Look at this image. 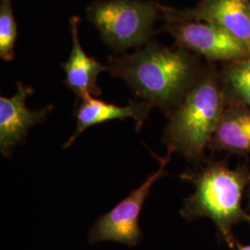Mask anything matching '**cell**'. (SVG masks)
Masks as SVG:
<instances>
[{"mask_svg": "<svg viewBox=\"0 0 250 250\" xmlns=\"http://www.w3.org/2000/svg\"><path fill=\"white\" fill-rule=\"evenodd\" d=\"M107 72L125 80L135 97L168 109L197 83V62L188 50L149 42L133 53L109 56Z\"/></svg>", "mask_w": 250, "mask_h": 250, "instance_id": "1", "label": "cell"}, {"mask_svg": "<svg viewBox=\"0 0 250 250\" xmlns=\"http://www.w3.org/2000/svg\"><path fill=\"white\" fill-rule=\"evenodd\" d=\"M223 91L210 73L202 76L172 112L164 134L168 149L198 160L224 116Z\"/></svg>", "mask_w": 250, "mask_h": 250, "instance_id": "2", "label": "cell"}, {"mask_svg": "<svg viewBox=\"0 0 250 250\" xmlns=\"http://www.w3.org/2000/svg\"><path fill=\"white\" fill-rule=\"evenodd\" d=\"M192 180L196 190L186 201L182 214L188 219L209 218L221 237L233 248L236 243L232 236V226L241 222L250 223V215L241 206L243 192L250 181V175L241 170L215 165Z\"/></svg>", "mask_w": 250, "mask_h": 250, "instance_id": "3", "label": "cell"}, {"mask_svg": "<svg viewBox=\"0 0 250 250\" xmlns=\"http://www.w3.org/2000/svg\"><path fill=\"white\" fill-rule=\"evenodd\" d=\"M85 12L102 40L117 53L149 43L162 16L161 4L152 0H98Z\"/></svg>", "mask_w": 250, "mask_h": 250, "instance_id": "4", "label": "cell"}, {"mask_svg": "<svg viewBox=\"0 0 250 250\" xmlns=\"http://www.w3.org/2000/svg\"><path fill=\"white\" fill-rule=\"evenodd\" d=\"M171 153L172 151L168 149L165 158H159L153 153L160 161V168L110 211L99 217L88 233L90 245L100 242H118L134 247L143 240V234L139 227V215L152 186L167 174L166 166L170 161Z\"/></svg>", "mask_w": 250, "mask_h": 250, "instance_id": "5", "label": "cell"}, {"mask_svg": "<svg viewBox=\"0 0 250 250\" xmlns=\"http://www.w3.org/2000/svg\"><path fill=\"white\" fill-rule=\"evenodd\" d=\"M163 29L176 45L213 62H236L250 57L247 45L223 28L208 22L165 20Z\"/></svg>", "mask_w": 250, "mask_h": 250, "instance_id": "6", "label": "cell"}, {"mask_svg": "<svg viewBox=\"0 0 250 250\" xmlns=\"http://www.w3.org/2000/svg\"><path fill=\"white\" fill-rule=\"evenodd\" d=\"M164 20L201 21L221 27L250 51V0H201L195 8L173 9L161 4Z\"/></svg>", "mask_w": 250, "mask_h": 250, "instance_id": "7", "label": "cell"}, {"mask_svg": "<svg viewBox=\"0 0 250 250\" xmlns=\"http://www.w3.org/2000/svg\"><path fill=\"white\" fill-rule=\"evenodd\" d=\"M34 89L22 83H17V91L11 98H0V151L9 157L13 149L25 141L29 130L46 120L53 105L31 110L26 106V99Z\"/></svg>", "mask_w": 250, "mask_h": 250, "instance_id": "8", "label": "cell"}, {"mask_svg": "<svg viewBox=\"0 0 250 250\" xmlns=\"http://www.w3.org/2000/svg\"><path fill=\"white\" fill-rule=\"evenodd\" d=\"M151 107L148 103L140 99H132L127 106L120 107L88 96L77 103L74 111L77 121L76 129L63 146V148H68L83 132L91 126L105 122L124 121L130 118L135 122L136 130H139L148 116Z\"/></svg>", "mask_w": 250, "mask_h": 250, "instance_id": "9", "label": "cell"}, {"mask_svg": "<svg viewBox=\"0 0 250 250\" xmlns=\"http://www.w3.org/2000/svg\"><path fill=\"white\" fill-rule=\"evenodd\" d=\"M81 18L73 16L70 21L72 38V51L69 60L62 63L66 77L64 83L76 95L77 102L88 96L99 97L102 91L97 84L99 73L107 72V65L99 62L83 51L79 40Z\"/></svg>", "mask_w": 250, "mask_h": 250, "instance_id": "10", "label": "cell"}, {"mask_svg": "<svg viewBox=\"0 0 250 250\" xmlns=\"http://www.w3.org/2000/svg\"><path fill=\"white\" fill-rule=\"evenodd\" d=\"M215 144L235 153L250 152V108L235 107L224 111L215 132Z\"/></svg>", "mask_w": 250, "mask_h": 250, "instance_id": "11", "label": "cell"}, {"mask_svg": "<svg viewBox=\"0 0 250 250\" xmlns=\"http://www.w3.org/2000/svg\"><path fill=\"white\" fill-rule=\"evenodd\" d=\"M18 36L17 24L13 14L12 0L0 2V58L4 62L14 59V45Z\"/></svg>", "mask_w": 250, "mask_h": 250, "instance_id": "12", "label": "cell"}, {"mask_svg": "<svg viewBox=\"0 0 250 250\" xmlns=\"http://www.w3.org/2000/svg\"><path fill=\"white\" fill-rule=\"evenodd\" d=\"M224 76L232 91L250 107V57L230 63Z\"/></svg>", "mask_w": 250, "mask_h": 250, "instance_id": "13", "label": "cell"}, {"mask_svg": "<svg viewBox=\"0 0 250 250\" xmlns=\"http://www.w3.org/2000/svg\"><path fill=\"white\" fill-rule=\"evenodd\" d=\"M236 246H237V250H250V245L243 246V245H240V244L237 243Z\"/></svg>", "mask_w": 250, "mask_h": 250, "instance_id": "14", "label": "cell"}]
</instances>
